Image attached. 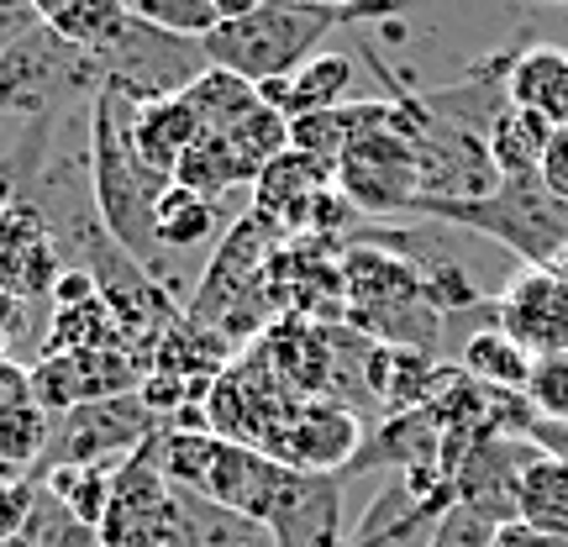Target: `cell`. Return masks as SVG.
<instances>
[{
    "label": "cell",
    "mask_w": 568,
    "mask_h": 547,
    "mask_svg": "<svg viewBox=\"0 0 568 547\" xmlns=\"http://www.w3.org/2000/svg\"><path fill=\"white\" fill-rule=\"evenodd\" d=\"M90 184H95V211H101L105 232L116 237L126 259H138L148 274H159L163 290L190 295V284L174 280L163 264L159 243H153V211H159L169 174H159L138 148V101L105 84L90 101Z\"/></svg>",
    "instance_id": "cell-1"
},
{
    "label": "cell",
    "mask_w": 568,
    "mask_h": 547,
    "mask_svg": "<svg viewBox=\"0 0 568 547\" xmlns=\"http://www.w3.org/2000/svg\"><path fill=\"white\" fill-rule=\"evenodd\" d=\"M337 269H343V311L353 332H364L368 343L416 347V353L437 358V337H443L447 316L432 305L416 264H406L389 247L347 243Z\"/></svg>",
    "instance_id": "cell-2"
},
{
    "label": "cell",
    "mask_w": 568,
    "mask_h": 547,
    "mask_svg": "<svg viewBox=\"0 0 568 547\" xmlns=\"http://www.w3.org/2000/svg\"><path fill=\"white\" fill-rule=\"evenodd\" d=\"M347 21H368L347 6H301V0H264L243 17H226L205 42V59L216 69H232L253 84L284 80L305 59L322 53V38H332Z\"/></svg>",
    "instance_id": "cell-3"
},
{
    "label": "cell",
    "mask_w": 568,
    "mask_h": 547,
    "mask_svg": "<svg viewBox=\"0 0 568 547\" xmlns=\"http://www.w3.org/2000/svg\"><path fill=\"white\" fill-rule=\"evenodd\" d=\"M105 90V69L80 42L59 38L48 21L21 32L0 53V117L21 126L63 122L74 105H90Z\"/></svg>",
    "instance_id": "cell-4"
},
{
    "label": "cell",
    "mask_w": 568,
    "mask_h": 547,
    "mask_svg": "<svg viewBox=\"0 0 568 547\" xmlns=\"http://www.w3.org/2000/svg\"><path fill=\"white\" fill-rule=\"evenodd\" d=\"M410 216L489 237V243L510 247L521 264H558V253L568 247V201L552 195L542 174L500 180V190L485 201H416Z\"/></svg>",
    "instance_id": "cell-5"
},
{
    "label": "cell",
    "mask_w": 568,
    "mask_h": 547,
    "mask_svg": "<svg viewBox=\"0 0 568 547\" xmlns=\"http://www.w3.org/2000/svg\"><path fill=\"white\" fill-rule=\"evenodd\" d=\"M385 117L353 132V142L337 159V190H343L358 216H410V205L422 201V174H416V148L400 132V101L385 95Z\"/></svg>",
    "instance_id": "cell-6"
},
{
    "label": "cell",
    "mask_w": 568,
    "mask_h": 547,
    "mask_svg": "<svg viewBox=\"0 0 568 547\" xmlns=\"http://www.w3.org/2000/svg\"><path fill=\"white\" fill-rule=\"evenodd\" d=\"M105 84L132 95L138 105L148 101H169V95H184L190 84L201 80L211 59H205L201 38H174L163 27H148V21H126L122 38L101 53Z\"/></svg>",
    "instance_id": "cell-7"
},
{
    "label": "cell",
    "mask_w": 568,
    "mask_h": 547,
    "mask_svg": "<svg viewBox=\"0 0 568 547\" xmlns=\"http://www.w3.org/2000/svg\"><path fill=\"white\" fill-rule=\"evenodd\" d=\"M495 326L531 358L568 353V284L552 264H521L495 295Z\"/></svg>",
    "instance_id": "cell-8"
},
{
    "label": "cell",
    "mask_w": 568,
    "mask_h": 547,
    "mask_svg": "<svg viewBox=\"0 0 568 547\" xmlns=\"http://www.w3.org/2000/svg\"><path fill=\"white\" fill-rule=\"evenodd\" d=\"M364 437L368 432L353 416V406H343V401H301L280 422V432H274V443L264 453L290 468H305V474H343L358 458Z\"/></svg>",
    "instance_id": "cell-9"
},
{
    "label": "cell",
    "mask_w": 568,
    "mask_h": 547,
    "mask_svg": "<svg viewBox=\"0 0 568 547\" xmlns=\"http://www.w3.org/2000/svg\"><path fill=\"white\" fill-rule=\"evenodd\" d=\"M148 406L138 395H111V401H95V406H80L69 411V422H59L53 432V453L42 474L59 464H95V468H111V458H132L142 443H148Z\"/></svg>",
    "instance_id": "cell-10"
},
{
    "label": "cell",
    "mask_w": 568,
    "mask_h": 547,
    "mask_svg": "<svg viewBox=\"0 0 568 547\" xmlns=\"http://www.w3.org/2000/svg\"><path fill=\"white\" fill-rule=\"evenodd\" d=\"M138 385V364L126 347H101V353H42L32 364V401L53 416H69L80 406L126 395Z\"/></svg>",
    "instance_id": "cell-11"
},
{
    "label": "cell",
    "mask_w": 568,
    "mask_h": 547,
    "mask_svg": "<svg viewBox=\"0 0 568 547\" xmlns=\"http://www.w3.org/2000/svg\"><path fill=\"white\" fill-rule=\"evenodd\" d=\"M284 479H290V464L268 458L264 447L232 443V437H211L201 495L268 527V516H274V506H280V495H284Z\"/></svg>",
    "instance_id": "cell-12"
},
{
    "label": "cell",
    "mask_w": 568,
    "mask_h": 547,
    "mask_svg": "<svg viewBox=\"0 0 568 547\" xmlns=\"http://www.w3.org/2000/svg\"><path fill=\"white\" fill-rule=\"evenodd\" d=\"M69 274L53 232L32 201L0 211V295L11 301H42Z\"/></svg>",
    "instance_id": "cell-13"
},
{
    "label": "cell",
    "mask_w": 568,
    "mask_h": 547,
    "mask_svg": "<svg viewBox=\"0 0 568 547\" xmlns=\"http://www.w3.org/2000/svg\"><path fill=\"white\" fill-rule=\"evenodd\" d=\"M531 453L537 447L527 437H485L464 464L453 468V500L474 506L495 527L516 521V489H521V468H527Z\"/></svg>",
    "instance_id": "cell-14"
},
{
    "label": "cell",
    "mask_w": 568,
    "mask_h": 547,
    "mask_svg": "<svg viewBox=\"0 0 568 547\" xmlns=\"http://www.w3.org/2000/svg\"><path fill=\"white\" fill-rule=\"evenodd\" d=\"M268 531L280 547H347L343 543V479L337 474H305L290 468L284 495Z\"/></svg>",
    "instance_id": "cell-15"
},
{
    "label": "cell",
    "mask_w": 568,
    "mask_h": 547,
    "mask_svg": "<svg viewBox=\"0 0 568 547\" xmlns=\"http://www.w3.org/2000/svg\"><path fill=\"white\" fill-rule=\"evenodd\" d=\"M332 184H337V163L290 148V153H280V159L253 180V211L274 216L284 232H301L311 201H316L322 190H332Z\"/></svg>",
    "instance_id": "cell-16"
},
{
    "label": "cell",
    "mask_w": 568,
    "mask_h": 547,
    "mask_svg": "<svg viewBox=\"0 0 568 547\" xmlns=\"http://www.w3.org/2000/svg\"><path fill=\"white\" fill-rule=\"evenodd\" d=\"M347 90H353V59H343V53H316V59H305L295 74L258 84V95H264L280 117H290V122H301L311 111L343 105Z\"/></svg>",
    "instance_id": "cell-17"
},
{
    "label": "cell",
    "mask_w": 568,
    "mask_h": 547,
    "mask_svg": "<svg viewBox=\"0 0 568 547\" xmlns=\"http://www.w3.org/2000/svg\"><path fill=\"white\" fill-rule=\"evenodd\" d=\"M510 105L537 111L552 126H568V48L521 42V53L510 63Z\"/></svg>",
    "instance_id": "cell-18"
},
{
    "label": "cell",
    "mask_w": 568,
    "mask_h": 547,
    "mask_svg": "<svg viewBox=\"0 0 568 547\" xmlns=\"http://www.w3.org/2000/svg\"><path fill=\"white\" fill-rule=\"evenodd\" d=\"M174 547H280L274 531L253 516L216 506L205 495L174 489Z\"/></svg>",
    "instance_id": "cell-19"
},
{
    "label": "cell",
    "mask_w": 568,
    "mask_h": 547,
    "mask_svg": "<svg viewBox=\"0 0 568 547\" xmlns=\"http://www.w3.org/2000/svg\"><path fill=\"white\" fill-rule=\"evenodd\" d=\"M201 138H205V122L195 117V105L184 101V95L138 105V148H142V159L153 163L159 174H169V180H174L180 159Z\"/></svg>",
    "instance_id": "cell-20"
},
{
    "label": "cell",
    "mask_w": 568,
    "mask_h": 547,
    "mask_svg": "<svg viewBox=\"0 0 568 547\" xmlns=\"http://www.w3.org/2000/svg\"><path fill=\"white\" fill-rule=\"evenodd\" d=\"M222 205L195 195V190H180V184H169L163 190L159 211H153V243H159L163 259H174V253H201L216 232H222Z\"/></svg>",
    "instance_id": "cell-21"
},
{
    "label": "cell",
    "mask_w": 568,
    "mask_h": 547,
    "mask_svg": "<svg viewBox=\"0 0 568 547\" xmlns=\"http://www.w3.org/2000/svg\"><path fill=\"white\" fill-rule=\"evenodd\" d=\"M552 132H558V126H552L548 117L521 111V105H506L500 122L485 132L489 159L500 169V180H531V174H542V153H548Z\"/></svg>",
    "instance_id": "cell-22"
},
{
    "label": "cell",
    "mask_w": 568,
    "mask_h": 547,
    "mask_svg": "<svg viewBox=\"0 0 568 547\" xmlns=\"http://www.w3.org/2000/svg\"><path fill=\"white\" fill-rule=\"evenodd\" d=\"M531 364H537V358H531L516 337H506L495 322L479 326V332H468L464 353H458V368H464L468 379H479L485 389H510V395H527Z\"/></svg>",
    "instance_id": "cell-23"
},
{
    "label": "cell",
    "mask_w": 568,
    "mask_h": 547,
    "mask_svg": "<svg viewBox=\"0 0 568 547\" xmlns=\"http://www.w3.org/2000/svg\"><path fill=\"white\" fill-rule=\"evenodd\" d=\"M32 6H38V21H48L59 38L80 42L84 53H95V59L122 38V27L132 21L122 0H32Z\"/></svg>",
    "instance_id": "cell-24"
},
{
    "label": "cell",
    "mask_w": 568,
    "mask_h": 547,
    "mask_svg": "<svg viewBox=\"0 0 568 547\" xmlns=\"http://www.w3.org/2000/svg\"><path fill=\"white\" fill-rule=\"evenodd\" d=\"M253 180H258V174L237 159V148L226 142V132H205L180 159V169H174V184H180V190H195V195H205V201H216V205H222L237 184H253Z\"/></svg>",
    "instance_id": "cell-25"
},
{
    "label": "cell",
    "mask_w": 568,
    "mask_h": 547,
    "mask_svg": "<svg viewBox=\"0 0 568 547\" xmlns=\"http://www.w3.org/2000/svg\"><path fill=\"white\" fill-rule=\"evenodd\" d=\"M516 521L548 531H568V458L552 453H531L521 468V489H516Z\"/></svg>",
    "instance_id": "cell-26"
},
{
    "label": "cell",
    "mask_w": 568,
    "mask_h": 547,
    "mask_svg": "<svg viewBox=\"0 0 568 547\" xmlns=\"http://www.w3.org/2000/svg\"><path fill=\"white\" fill-rule=\"evenodd\" d=\"M53 432H59L53 411H42L32 395H27V401H11V406H0V468L27 479V468L32 464H48Z\"/></svg>",
    "instance_id": "cell-27"
},
{
    "label": "cell",
    "mask_w": 568,
    "mask_h": 547,
    "mask_svg": "<svg viewBox=\"0 0 568 547\" xmlns=\"http://www.w3.org/2000/svg\"><path fill=\"white\" fill-rule=\"evenodd\" d=\"M184 101L195 105V117L205 122V132H232L253 105H264V95H258V84L253 80H243V74H232V69H216V63H211L201 80L184 90Z\"/></svg>",
    "instance_id": "cell-28"
},
{
    "label": "cell",
    "mask_w": 568,
    "mask_h": 547,
    "mask_svg": "<svg viewBox=\"0 0 568 547\" xmlns=\"http://www.w3.org/2000/svg\"><path fill=\"white\" fill-rule=\"evenodd\" d=\"M42 489L59 500L74 521L84 527H105V510H111V489H116V474L111 468H95V464H59L42 474Z\"/></svg>",
    "instance_id": "cell-29"
},
{
    "label": "cell",
    "mask_w": 568,
    "mask_h": 547,
    "mask_svg": "<svg viewBox=\"0 0 568 547\" xmlns=\"http://www.w3.org/2000/svg\"><path fill=\"white\" fill-rule=\"evenodd\" d=\"M226 142L237 148V159L253 169V174H264L268 163L280 159V153H290V117H280L274 105H253L243 122L226 132Z\"/></svg>",
    "instance_id": "cell-30"
},
{
    "label": "cell",
    "mask_w": 568,
    "mask_h": 547,
    "mask_svg": "<svg viewBox=\"0 0 568 547\" xmlns=\"http://www.w3.org/2000/svg\"><path fill=\"white\" fill-rule=\"evenodd\" d=\"M122 6L174 38H211L222 27V0H122Z\"/></svg>",
    "instance_id": "cell-31"
},
{
    "label": "cell",
    "mask_w": 568,
    "mask_h": 547,
    "mask_svg": "<svg viewBox=\"0 0 568 547\" xmlns=\"http://www.w3.org/2000/svg\"><path fill=\"white\" fill-rule=\"evenodd\" d=\"M527 401L542 422L568 426V353H552V358H537V364H531Z\"/></svg>",
    "instance_id": "cell-32"
},
{
    "label": "cell",
    "mask_w": 568,
    "mask_h": 547,
    "mask_svg": "<svg viewBox=\"0 0 568 547\" xmlns=\"http://www.w3.org/2000/svg\"><path fill=\"white\" fill-rule=\"evenodd\" d=\"M495 531L500 527H495L489 516H479L474 506H458V500H453V506L437 516L426 547H495Z\"/></svg>",
    "instance_id": "cell-33"
},
{
    "label": "cell",
    "mask_w": 568,
    "mask_h": 547,
    "mask_svg": "<svg viewBox=\"0 0 568 547\" xmlns=\"http://www.w3.org/2000/svg\"><path fill=\"white\" fill-rule=\"evenodd\" d=\"M253 6H264V0H222V21L226 17H243ZM301 6H347V11H364L368 21H389L406 11V0H301Z\"/></svg>",
    "instance_id": "cell-34"
},
{
    "label": "cell",
    "mask_w": 568,
    "mask_h": 547,
    "mask_svg": "<svg viewBox=\"0 0 568 547\" xmlns=\"http://www.w3.org/2000/svg\"><path fill=\"white\" fill-rule=\"evenodd\" d=\"M495 547H568V531L531 527V521H506L495 531Z\"/></svg>",
    "instance_id": "cell-35"
},
{
    "label": "cell",
    "mask_w": 568,
    "mask_h": 547,
    "mask_svg": "<svg viewBox=\"0 0 568 547\" xmlns=\"http://www.w3.org/2000/svg\"><path fill=\"white\" fill-rule=\"evenodd\" d=\"M542 184H548L558 201H568V126H558L542 153Z\"/></svg>",
    "instance_id": "cell-36"
},
{
    "label": "cell",
    "mask_w": 568,
    "mask_h": 547,
    "mask_svg": "<svg viewBox=\"0 0 568 547\" xmlns=\"http://www.w3.org/2000/svg\"><path fill=\"white\" fill-rule=\"evenodd\" d=\"M38 27V6L32 0H0V53L21 38V32H32Z\"/></svg>",
    "instance_id": "cell-37"
},
{
    "label": "cell",
    "mask_w": 568,
    "mask_h": 547,
    "mask_svg": "<svg viewBox=\"0 0 568 547\" xmlns=\"http://www.w3.org/2000/svg\"><path fill=\"white\" fill-rule=\"evenodd\" d=\"M27 395H32V368H21L17 358H6V353H0V406L27 401Z\"/></svg>",
    "instance_id": "cell-38"
},
{
    "label": "cell",
    "mask_w": 568,
    "mask_h": 547,
    "mask_svg": "<svg viewBox=\"0 0 568 547\" xmlns=\"http://www.w3.org/2000/svg\"><path fill=\"white\" fill-rule=\"evenodd\" d=\"M552 269H558V274H564V284H568V247L558 253V264H552Z\"/></svg>",
    "instance_id": "cell-39"
},
{
    "label": "cell",
    "mask_w": 568,
    "mask_h": 547,
    "mask_svg": "<svg viewBox=\"0 0 568 547\" xmlns=\"http://www.w3.org/2000/svg\"><path fill=\"white\" fill-rule=\"evenodd\" d=\"M542 6H568V0H542Z\"/></svg>",
    "instance_id": "cell-40"
},
{
    "label": "cell",
    "mask_w": 568,
    "mask_h": 547,
    "mask_svg": "<svg viewBox=\"0 0 568 547\" xmlns=\"http://www.w3.org/2000/svg\"><path fill=\"white\" fill-rule=\"evenodd\" d=\"M0 126H6V117H0ZM0 148H11V142H0Z\"/></svg>",
    "instance_id": "cell-41"
}]
</instances>
